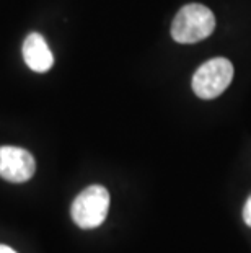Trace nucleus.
Segmentation results:
<instances>
[{"instance_id":"nucleus-7","label":"nucleus","mask_w":251,"mask_h":253,"mask_svg":"<svg viewBox=\"0 0 251 253\" xmlns=\"http://www.w3.org/2000/svg\"><path fill=\"white\" fill-rule=\"evenodd\" d=\"M0 253H17L13 249H10L7 245H0Z\"/></svg>"},{"instance_id":"nucleus-3","label":"nucleus","mask_w":251,"mask_h":253,"mask_svg":"<svg viewBox=\"0 0 251 253\" xmlns=\"http://www.w3.org/2000/svg\"><path fill=\"white\" fill-rule=\"evenodd\" d=\"M233 79V66L223 57H215L197 69L193 77V90L202 100L217 98Z\"/></svg>"},{"instance_id":"nucleus-2","label":"nucleus","mask_w":251,"mask_h":253,"mask_svg":"<svg viewBox=\"0 0 251 253\" xmlns=\"http://www.w3.org/2000/svg\"><path fill=\"white\" fill-rule=\"evenodd\" d=\"M109 209V193L105 186L92 185L73 199L71 214L80 229H95L105 222Z\"/></svg>"},{"instance_id":"nucleus-4","label":"nucleus","mask_w":251,"mask_h":253,"mask_svg":"<svg viewBox=\"0 0 251 253\" xmlns=\"http://www.w3.org/2000/svg\"><path fill=\"white\" fill-rule=\"evenodd\" d=\"M36 171V162L28 150L3 145L0 147V178L10 183L28 181Z\"/></svg>"},{"instance_id":"nucleus-5","label":"nucleus","mask_w":251,"mask_h":253,"mask_svg":"<svg viewBox=\"0 0 251 253\" xmlns=\"http://www.w3.org/2000/svg\"><path fill=\"white\" fill-rule=\"evenodd\" d=\"M23 59L31 71L44 74L54 64L49 44L39 33H30L23 41Z\"/></svg>"},{"instance_id":"nucleus-1","label":"nucleus","mask_w":251,"mask_h":253,"mask_svg":"<svg viewBox=\"0 0 251 253\" xmlns=\"http://www.w3.org/2000/svg\"><path fill=\"white\" fill-rule=\"evenodd\" d=\"M215 28V17L206 5L189 3L176 13L172 25V36L175 41L189 44L206 40Z\"/></svg>"},{"instance_id":"nucleus-6","label":"nucleus","mask_w":251,"mask_h":253,"mask_svg":"<svg viewBox=\"0 0 251 253\" xmlns=\"http://www.w3.org/2000/svg\"><path fill=\"white\" fill-rule=\"evenodd\" d=\"M243 219L250 227H251V196L248 198L247 204H245V209H243Z\"/></svg>"}]
</instances>
